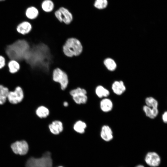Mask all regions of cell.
<instances>
[{
    "instance_id": "cell-1",
    "label": "cell",
    "mask_w": 167,
    "mask_h": 167,
    "mask_svg": "<svg viewBox=\"0 0 167 167\" xmlns=\"http://www.w3.org/2000/svg\"><path fill=\"white\" fill-rule=\"evenodd\" d=\"M30 48V45L26 40L19 39L7 46L5 52L9 60H15L19 62L24 60Z\"/></svg>"
},
{
    "instance_id": "cell-2",
    "label": "cell",
    "mask_w": 167,
    "mask_h": 167,
    "mask_svg": "<svg viewBox=\"0 0 167 167\" xmlns=\"http://www.w3.org/2000/svg\"><path fill=\"white\" fill-rule=\"evenodd\" d=\"M83 47L78 39L73 37L68 39L62 47L64 54L68 57L77 56L82 53Z\"/></svg>"
},
{
    "instance_id": "cell-3",
    "label": "cell",
    "mask_w": 167,
    "mask_h": 167,
    "mask_svg": "<svg viewBox=\"0 0 167 167\" xmlns=\"http://www.w3.org/2000/svg\"><path fill=\"white\" fill-rule=\"evenodd\" d=\"M26 167H52V161L49 152H45L40 158L32 157L27 161Z\"/></svg>"
},
{
    "instance_id": "cell-4",
    "label": "cell",
    "mask_w": 167,
    "mask_h": 167,
    "mask_svg": "<svg viewBox=\"0 0 167 167\" xmlns=\"http://www.w3.org/2000/svg\"><path fill=\"white\" fill-rule=\"evenodd\" d=\"M52 77L53 81L59 84L62 90L67 88L69 84V79L67 74L59 68H57L54 70Z\"/></svg>"
},
{
    "instance_id": "cell-5",
    "label": "cell",
    "mask_w": 167,
    "mask_h": 167,
    "mask_svg": "<svg viewBox=\"0 0 167 167\" xmlns=\"http://www.w3.org/2000/svg\"><path fill=\"white\" fill-rule=\"evenodd\" d=\"M54 16L60 22H63L66 24H70L73 19L72 14L67 9L60 7L54 12Z\"/></svg>"
},
{
    "instance_id": "cell-6",
    "label": "cell",
    "mask_w": 167,
    "mask_h": 167,
    "mask_svg": "<svg viewBox=\"0 0 167 167\" xmlns=\"http://www.w3.org/2000/svg\"><path fill=\"white\" fill-rule=\"evenodd\" d=\"M70 94L73 100L77 104H84L87 102V92L84 88L78 87L71 91Z\"/></svg>"
},
{
    "instance_id": "cell-7",
    "label": "cell",
    "mask_w": 167,
    "mask_h": 167,
    "mask_svg": "<svg viewBox=\"0 0 167 167\" xmlns=\"http://www.w3.org/2000/svg\"><path fill=\"white\" fill-rule=\"evenodd\" d=\"M24 96V92L21 88L17 87L14 91L9 92L7 98L10 103L16 104L21 102Z\"/></svg>"
},
{
    "instance_id": "cell-8",
    "label": "cell",
    "mask_w": 167,
    "mask_h": 167,
    "mask_svg": "<svg viewBox=\"0 0 167 167\" xmlns=\"http://www.w3.org/2000/svg\"><path fill=\"white\" fill-rule=\"evenodd\" d=\"M11 148L14 153L20 155H24L28 152V146L24 140L17 141L13 143Z\"/></svg>"
},
{
    "instance_id": "cell-9",
    "label": "cell",
    "mask_w": 167,
    "mask_h": 167,
    "mask_svg": "<svg viewBox=\"0 0 167 167\" xmlns=\"http://www.w3.org/2000/svg\"><path fill=\"white\" fill-rule=\"evenodd\" d=\"M145 161L149 166L152 167H156L160 165L161 158L156 153L154 152H149L146 155Z\"/></svg>"
},
{
    "instance_id": "cell-10",
    "label": "cell",
    "mask_w": 167,
    "mask_h": 167,
    "mask_svg": "<svg viewBox=\"0 0 167 167\" xmlns=\"http://www.w3.org/2000/svg\"><path fill=\"white\" fill-rule=\"evenodd\" d=\"M100 136L102 139L106 142L111 140L113 138V132L110 127L107 125H104L101 127Z\"/></svg>"
},
{
    "instance_id": "cell-11",
    "label": "cell",
    "mask_w": 167,
    "mask_h": 167,
    "mask_svg": "<svg viewBox=\"0 0 167 167\" xmlns=\"http://www.w3.org/2000/svg\"><path fill=\"white\" fill-rule=\"evenodd\" d=\"M32 28L31 24L27 21H23L17 26L16 30L19 34L24 35L29 33Z\"/></svg>"
},
{
    "instance_id": "cell-12",
    "label": "cell",
    "mask_w": 167,
    "mask_h": 167,
    "mask_svg": "<svg viewBox=\"0 0 167 167\" xmlns=\"http://www.w3.org/2000/svg\"><path fill=\"white\" fill-rule=\"evenodd\" d=\"M112 89L115 94L121 95L126 91V87L122 81H116L112 84Z\"/></svg>"
},
{
    "instance_id": "cell-13",
    "label": "cell",
    "mask_w": 167,
    "mask_h": 167,
    "mask_svg": "<svg viewBox=\"0 0 167 167\" xmlns=\"http://www.w3.org/2000/svg\"><path fill=\"white\" fill-rule=\"evenodd\" d=\"M49 128L50 131L53 134L58 135L63 130V124L59 120H55L50 124Z\"/></svg>"
},
{
    "instance_id": "cell-14",
    "label": "cell",
    "mask_w": 167,
    "mask_h": 167,
    "mask_svg": "<svg viewBox=\"0 0 167 167\" xmlns=\"http://www.w3.org/2000/svg\"><path fill=\"white\" fill-rule=\"evenodd\" d=\"M100 108L103 112L107 113L111 111L113 107L112 101L109 99L105 98L101 100L100 104Z\"/></svg>"
},
{
    "instance_id": "cell-15",
    "label": "cell",
    "mask_w": 167,
    "mask_h": 167,
    "mask_svg": "<svg viewBox=\"0 0 167 167\" xmlns=\"http://www.w3.org/2000/svg\"><path fill=\"white\" fill-rule=\"evenodd\" d=\"M143 110L146 115L151 119L156 118L158 113L157 108L149 107L146 105L143 106Z\"/></svg>"
},
{
    "instance_id": "cell-16",
    "label": "cell",
    "mask_w": 167,
    "mask_h": 167,
    "mask_svg": "<svg viewBox=\"0 0 167 167\" xmlns=\"http://www.w3.org/2000/svg\"><path fill=\"white\" fill-rule=\"evenodd\" d=\"M7 64L9 72L11 74H15L17 72L20 68L19 62L15 60H10L6 63Z\"/></svg>"
},
{
    "instance_id": "cell-17",
    "label": "cell",
    "mask_w": 167,
    "mask_h": 167,
    "mask_svg": "<svg viewBox=\"0 0 167 167\" xmlns=\"http://www.w3.org/2000/svg\"><path fill=\"white\" fill-rule=\"evenodd\" d=\"M95 93L100 98H107L110 94L109 90L102 85H98L96 88Z\"/></svg>"
},
{
    "instance_id": "cell-18",
    "label": "cell",
    "mask_w": 167,
    "mask_h": 167,
    "mask_svg": "<svg viewBox=\"0 0 167 167\" xmlns=\"http://www.w3.org/2000/svg\"><path fill=\"white\" fill-rule=\"evenodd\" d=\"M39 15L38 10L35 7L33 6L28 8L25 12L27 18L30 20H33L36 19Z\"/></svg>"
},
{
    "instance_id": "cell-19",
    "label": "cell",
    "mask_w": 167,
    "mask_h": 167,
    "mask_svg": "<svg viewBox=\"0 0 167 167\" xmlns=\"http://www.w3.org/2000/svg\"><path fill=\"white\" fill-rule=\"evenodd\" d=\"M87 127L86 123L81 120L76 122L74 125L73 128L76 132L80 134L84 132L85 130Z\"/></svg>"
},
{
    "instance_id": "cell-20",
    "label": "cell",
    "mask_w": 167,
    "mask_h": 167,
    "mask_svg": "<svg viewBox=\"0 0 167 167\" xmlns=\"http://www.w3.org/2000/svg\"><path fill=\"white\" fill-rule=\"evenodd\" d=\"M9 92L7 88L0 85V105H2L5 102Z\"/></svg>"
},
{
    "instance_id": "cell-21",
    "label": "cell",
    "mask_w": 167,
    "mask_h": 167,
    "mask_svg": "<svg viewBox=\"0 0 167 167\" xmlns=\"http://www.w3.org/2000/svg\"><path fill=\"white\" fill-rule=\"evenodd\" d=\"M49 109L43 106L39 107L36 110V114L39 118H41L47 117L49 114Z\"/></svg>"
},
{
    "instance_id": "cell-22",
    "label": "cell",
    "mask_w": 167,
    "mask_h": 167,
    "mask_svg": "<svg viewBox=\"0 0 167 167\" xmlns=\"http://www.w3.org/2000/svg\"><path fill=\"white\" fill-rule=\"evenodd\" d=\"M41 6L43 10L46 12H50L54 9V5L50 0H45L42 3Z\"/></svg>"
},
{
    "instance_id": "cell-23",
    "label": "cell",
    "mask_w": 167,
    "mask_h": 167,
    "mask_svg": "<svg viewBox=\"0 0 167 167\" xmlns=\"http://www.w3.org/2000/svg\"><path fill=\"white\" fill-rule=\"evenodd\" d=\"M104 64L107 69L110 71H114L117 67V65L115 61L110 58L106 59L104 60Z\"/></svg>"
},
{
    "instance_id": "cell-24",
    "label": "cell",
    "mask_w": 167,
    "mask_h": 167,
    "mask_svg": "<svg viewBox=\"0 0 167 167\" xmlns=\"http://www.w3.org/2000/svg\"><path fill=\"white\" fill-rule=\"evenodd\" d=\"M146 105L154 108H157L158 103L157 100L152 97H147L145 100Z\"/></svg>"
},
{
    "instance_id": "cell-25",
    "label": "cell",
    "mask_w": 167,
    "mask_h": 167,
    "mask_svg": "<svg viewBox=\"0 0 167 167\" xmlns=\"http://www.w3.org/2000/svg\"><path fill=\"white\" fill-rule=\"evenodd\" d=\"M108 4L107 0H96L94 6L98 9H103L106 7Z\"/></svg>"
},
{
    "instance_id": "cell-26",
    "label": "cell",
    "mask_w": 167,
    "mask_h": 167,
    "mask_svg": "<svg viewBox=\"0 0 167 167\" xmlns=\"http://www.w3.org/2000/svg\"><path fill=\"white\" fill-rule=\"evenodd\" d=\"M6 61L5 58L0 55V69L3 68L6 65Z\"/></svg>"
},
{
    "instance_id": "cell-27",
    "label": "cell",
    "mask_w": 167,
    "mask_h": 167,
    "mask_svg": "<svg viewBox=\"0 0 167 167\" xmlns=\"http://www.w3.org/2000/svg\"><path fill=\"white\" fill-rule=\"evenodd\" d=\"M162 119L164 122L167 123V111L165 112L163 114Z\"/></svg>"
},
{
    "instance_id": "cell-28",
    "label": "cell",
    "mask_w": 167,
    "mask_h": 167,
    "mask_svg": "<svg viewBox=\"0 0 167 167\" xmlns=\"http://www.w3.org/2000/svg\"><path fill=\"white\" fill-rule=\"evenodd\" d=\"M63 105L65 107H66L68 105V103L67 102L65 101L63 103Z\"/></svg>"
},
{
    "instance_id": "cell-29",
    "label": "cell",
    "mask_w": 167,
    "mask_h": 167,
    "mask_svg": "<svg viewBox=\"0 0 167 167\" xmlns=\"http://www.w3.org/2000/svg\"><path fill=\"white\" fill-rule=\"evenodd\" d=\"M135 167H144V166L142 165H139L136 166Z\"/></svg>"
},
{
    "instance_id": "cell-30",
    "label": "cell",
    "mask_w": 167,
    "mask_h": 167,
    "mask_svg": "<svg viewBox=\"0 0 167 167\" xmlns=\"http://www.w3.org/2000/svg\"><path fill=\"white\" fill-rule=\"evenodd\" d=\"M3 0H0V1H3Z\"/></svg>"
},
{
    "instance_id": "cell-31",
    "label": "cell",
    "mask_w": 167,
    "mask_h": 167,
    "mask_svg": "<svg viewBox=\"0 0 167 167\" xmlns=\"http://www.w3.org/2000/svg\"><path fill=\"white\" fill-rule=\"evenodd\" d=\"M62 167V166H59V167Z\"/></svg>"
}]
</instances>
